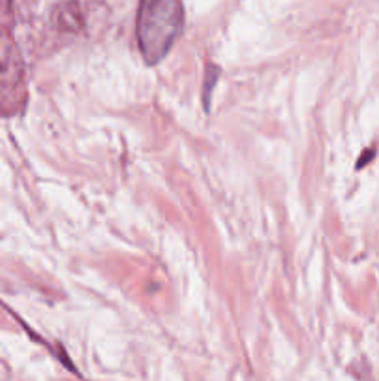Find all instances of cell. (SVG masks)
Here are the masks:
<instances>
[{
	"mask_svg": "<svg viewBox=\"0 0 379 381\" xmlns=\"http://www.w3.org/2000/svg\"><path fill=\"white\" fill-rule=\"evenodd\" d=\"M183 26V6L172 0L143 2L138 15V37L147 62H158L172 49Z\"/></svg>",
	"mask_w": 379,
	"mask_h": 381,
	"instance_id": "obj_1",
	"label": "cell"
},
{
	"mask_svg": "<svg viewBox=\"0 0 379 381\" xmlns=\"http://www.w3.org/2000/svg\"><path fill=\"white\" fill-rule=\"evenodd\" d=\"M21 82V73H19L15 65L10 62L0 63V97L6 92V97L10 92H15V87Z\"/></svg>",
	"mask_w": 379,
	"mask_h": 381,
	"instance_id": "obj_2",
	"label": "cell"
}]
</instances>
